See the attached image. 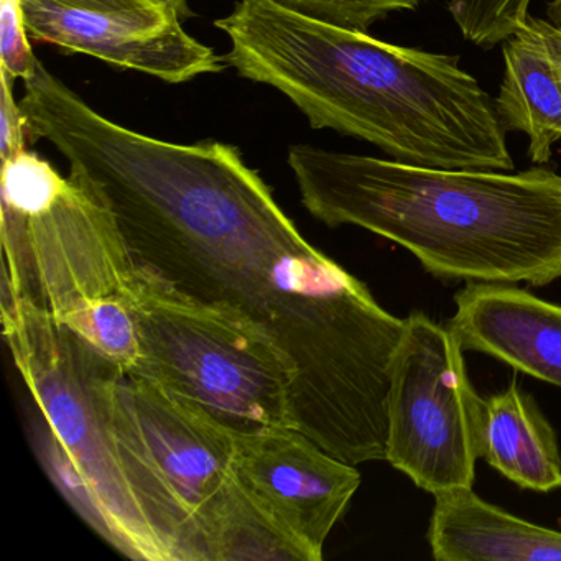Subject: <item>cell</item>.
<instances>
[{"mask_svg": "<svg viewBox=\"0 0 561 561\" xmlns=\"http://www.w3.org/2000/svg\"><path fill=\"white\" fill-rule=\"evenodd\" d=\"M0 229L2 295L61 324L104 301L133 304L137 265L113 213L37 153L2 162Z\"/></svg>", "mask_w": 561, "mask_h": 561, "instance_id": "obj_5", "label": "cell"}, {"mask_svg": "<svg viewBox=\"0 0 561 561\" xmlns=\"http://www.w3.org/2000/svg\"><path fill=\"white\" fill-rule=\"evenodd\" d=\"M215 25L231 42L226 65L284 94L313 129L412 165L514 172L494 100L456 55L387 44L274 0H241Z\"/></svg>", "mask_w": 561, "mask_h": 561, "instance_id": "obj_2", "label": "cell"}, {"mask_svg": "<svg viewBox=\"0 0 561 561\" xmlns=\"http://www.w3.org/2000/svg\"><path fill=\"white\" fill-rule=\"evenodd\" d=\"M2 331L34 399L31 439L75 512L124 557L202 561L188 518L117 402L123 370L47 311L2 295Z\"/></svg>", "mask_w": 561, "mask_h": 561, "instance_id": "obj_4", "label": "cell"}, {"mask_svg": "<svg viewBox=\"0 0 561 561\" xmlns=\"http://www.w3.org/2000/svg\"><path fill=\"white\" fill-rule=\"evenodd\" d=\"M282 8L337 27L367 32L393 12L413 11L423 0H274Z\"/></svg>", "mask_w": 561, "mask_h": 561, "instance_id": "obj_16", "label": "cell"}, {"mask_svg": "<svg viewBox=\"0 0 561 561\" xmlns=\"http://www.w3.org/2000/svg\"><path fill=\"white\" fill-rule=\"evenodd\" d=\"M133 311L146 377L234 435L294 426V373L254 327L137 267Z\"/></svg>", "mask_w": 561, "mask_h": 561, "instance_id": "obj_6", "label": "cell"}, {"mask_svg": "<svg viewBox=\"0 0 561 561\" xmlns=\"http://www.w3.org/2000/svg\"><path fill=\"white\" fill-rule=\"evenodd\" d=\"M25 31L21 0H2L0 4V55L2 70L15 80H28L37 68L38 58Z\"/></svg>", "mask_w": 561, "mask_h": 561, "instance_id": "obj_17", "label": "cell"}, {"mask_svg": "<svg viewBox=\"0 0 561 561\" xmlns=\"http://www.w3.org/2000/svg\"><path fill=\"white\" fill-rule=\"evenodd\" d=\"M22 110L113 213L137 267L261 331L294 373L295 428L350 465L386 461L405 318L318 251L238 147L127 129L38 64Z\"/></svg>", "mask_w": 561, "mask_h": 561, "instance_id": "obj_1", "label": "cell"}, {"mask_svg": "<svg viewBox=\"0 0 561 561\" xmlns=\"http://www.w3.org/2000/svg\"><path fill=\"white\" fill-rule=\"evenodd\" d=\"M534 0H449L448 12L462 38L482 50L504 44L530 18Z\"/></svg>", "mask_w": 561, "mask_h": 561, "instance_id": "obj_15", "label": "cell"}, {"mask_svg": "<svg viewBox=\"0 0 561 561\" xmlns=\"http://www.w3.org/2000/svg\"><path fill=\"white\" fill-rule=\"evenodd\" d=\"M482 458L508 481L528 491L561 488V453L557 433L530 393L517 380L485 399Z\"/></svg>", "mask_w": 561, "mask_h": 561, "instance_id": "obj_14", "label": "cell"}, {"mask_svg": "<svg viewBox=\"0 0 561 561\" xmlns=\"http://www.w3.org/2000/svg\"><path fill=\"white\" fill-rule=\"evenodd\" d=\"M548 34H550L551 44H553L554 54H557L561 67V28L548 21Z\"/></svg>", "mask_w": 561, "mask_h": 561, "instance_id": "obj_21", "label": "cell"}, {"mask_svg": "<svg viewBox=\"0 0 561 561\" xmlns=\"http://www.w3.org/2000/svg\"><path fill=\"white\" fill-rule=\"evenodd\" d=\"M232 474L252 504L310 561L323 558L331 530L363 482L357 466L294 426L236 435Z\"/></svg>", "mask_w": 561, "mask_h": 561, "instance_id": "obj_8", "label": "cell"}, {"mask_svg": "<svg viewBox=\"0 0 561 561\" xmlns=\"http://www.w3.org/2000/svg\"><path fill=\"white\" fill-rule=\"evenodd\" d=\"M426 538L438 561H561V531L515 517L472 488L435 494Z\"/></svg>", "mask_w": 561, "mask_h": 561, "instance_id": "obj_12", "label": "cell"}, {"mask_svg": "<svg viewBox=\"0 0 561 561\" xmlns=\"http://www.w3.org/2000/svg\"><path fill=\"white\" fill-rule=\"evenodd\" d=\"M57 4L70 5V8L87 9V11H127V9L162 8L175 9L183 19L193 15L190 0H54Z\"/></svg>", "mask_w": 561, "mask_h": 561, "instance_id": "obj_19", "label": "cell"}, {"mask_svg": "<svg viewBox=\"0 0 561 561\" xmlns=\"http://www.w3.org/2000/svg\"><path fill=\"white\" fill-rule=\"evenodd\" d=\"M116 396L144 455L188 518L205 561L203 535L236 484L234 433L146 377L121 373Z\"/></svg>", "mask_w": 561, "mask_h": 561, "instance_id": "obj_9", "label": "cell"}, {"mask_svg": "<svg viewBox=\"0 0 561 561\" xmlns=\"http://www.w3.org/2000/svg\"><path fill=\"white\" fill-rule=\"evenodd\" d=\"M547 21L561 28V0H550L548 2Z\"/></svg>", "mask_w": 561, "mask_h": 561, "instance_id": "obj_20", "label": "cell"}, {"mask_svg": "<svg viewBox=\"0 0 561 561\" xmlns=\"http://www.w3.org/2000/svg\"><path fill=\"white\" fill-rule=\"evenodd\" d=\"M21 8L32 41L100 58L165 83H188L228 67L225 58L183 28L175 9L87 11L54 0H21Z\"/></svg>", "mask_w": 561, "mask_h": 561, "instance_id": "obj_10", "label": "cell"}, {"mask_svg": "<svg viewBox=\"0 0 561 561\" xmlns=\"http://www.w3.org/2000/svg\"><path fill=\"white\" fill-rule=\"evenodd\" d=\"M35 137L21 103L15 101L14 78L0 70V160L5 162L27 152Z\"/></svg>", "mask_w": 561, "mask_h": 561, "instance_id": "obj_18", "label": "cell"}, {"mask_svg": "<svg viewBox=\"0 0 561 561\" xmlns=\"http://www.w3.org/2000/svg\"><path fill=\"white\" fill-rule=\"evenodd\" d=\"M446 324L461 343L535 379L561 387V305L515 284L468 282Z\"/></svg>", "mask_w": 561, "mask_h": 561, "instance_id": "obj_11", "label": "cell"}, {"mask_svg": "<svg viewBox=\"0 0 561 561\" xmlns=\"http://www.w3.org/2000/svg\"><path fill=\"white\" fill-rule=\"evenodd\" d=\"M504 77L494 100L507 133L528 139V159L535 165L550 162L561 140V67L548 34V21H528L502 44Z\"/></svg>", "mask_w": 561, "mask_h": 561, "instance_id": "obj_13", "label": "cell"}, {"mask_svg": "<svg viewBox=\"0 0 561 561\" xmlns=\"http://www.w3.org/2000/svg\"><path fill=\"white\" fill-rule=\"evenodd\" d=\"M301 203L330 228L357 226L402 245L439 280L527 284L561 277V175L448 170L288 150Z\"/></svg>", "mask_w": 561, "mask_h": 561, "instance_id": "obj_3", "label": "cell"}, {"mask_svg": "<svg viewBox=\"0 0 561 561\" xmlns=\"http://www.w3.org/2000/svg\"><path fill=\"white\" fill-rule=\"evenodd\" d=\"M405 323L390 377L386 461L433 495L472 488L488 403L472 387L448 324L422 311Z\"/></svg>", "mask_w": 561, "mask_h": 561, "instance_id": "obj_7", "label": "cell"}]
</instances>
